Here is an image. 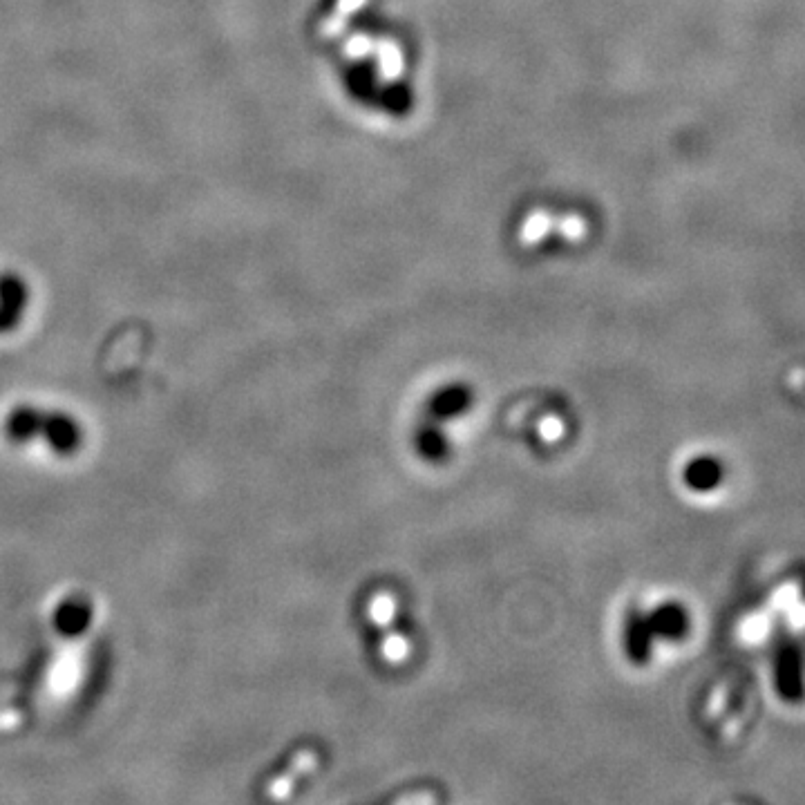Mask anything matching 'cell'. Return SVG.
Here are the masks:
<instances>
[{
	"mask_svg": "<svg viewBox=\"0 0 805 805\" xmlns=\"http://www.w3.org/2000/svg\"><path fill=\"white\" fill-rule=\"evenodd\" d=\"M381 651L387 660L394 662V665H401V662L410 656V642H407L401 631H392L383 638Z\"/></svg>",
	"mask_w": 805,
	"mask_h": 805,
	"instance_id": "6",
	"label": "cell"
},
{
	"mask_svg": "<svg viewBox=\"0 0 805 805\" xmlns=\"http://www.w3.org/2000/svg\"><path fill=\"white\" fill-rule=\"evenodd\" d=\"M94 624V604L83 593L65 595L52 611V629L65 640L85 636Z\"/></svg>",
	"mask_w": 805,
	"mask_h": 805,
	"instance_id": "2",
	"label": "cell"
},
{
	"mask_svg": "<svg viewBox=\"0 0 805 805\" xmlns=\"http://www.w3.org/2000/svg\"><path fill=\"white\" fill-rule=\"evenodd\" d=\"M421 448H423L425 454H430V457H437V454L443 450V448H441V441H439V437H437V434H434V432L425 434L423 441H421Z\"/></svg>",
	"mask_w": 805,
	"mask_h": 805,
	"instance_id": "10",
	"label": "cell"
},
{
	"mask_svg": "<svg viewBox=\"0 0 805 805\" xmlns=\"http://www.w3.org/2000/svg\"><path fill=\"white\" fill-rule=\"evenodd\" d=\"M685 481L691 490L709 492L721 483V466L714 459H696L685 470Z\"/></svg>",
	"mask_w": 805,
	"mask_h": 805,
	"instance_id": "4",
	"label": "cell"
},
{
	"mask_svg": "<svg viewBox=\"0 0 805 805\" xmlns=\"http://www.w3.org/2000/svg\"><path fill=\"white\" fill-rule=\"evenodd\" d=\"M45 410L32 403H18L5 419V434L14 445H27L41 437Z\"/></svg>",
	"mask_w": 805,
	"mask_h": 805,
	"instance_id": "3",
	"label": "cell"
},
{
	"mask_svg": "<svg viewBox=\"0 0 805 805\" xmlns=\"http://www.w3.org/2000/svg\"><path fill=\"white\" fill-rule=\"evenodd\" d=\"M369 615L376 624H390L396 618V598H392L390 593H378L374 595L372 604H369Z\"/></svg>",
	"mask_w": 805,
	"mask_h": 805,
	"instance_id": "8",
	"label": "cell"
},
{
	"mask_svg": "<svg viewBox=\"0 0 805 805\" xmlns=\"http://www.w3.org/2000/svg\"><path fill=\"white\" fill-rule=\"evenodd\" d=\"M39 439L50 448L52 454L65 459L74 457V454L83 448L85 432L77 416L56 410V412H45Z\"/></svg>",
	"mask_w": 805,
	"mask_h": 805,
	"instance_id": "1",
	"label": "cell"
},
{
	"mask_svg": "<svg viewBox=\"0 0 805 805\" xmlns=\"http://www.w3.org/2000/svg\"><path fill=\"white\" fill-rule=\"evenodd\" d=\"M651 627H656L662 636H678V633L685 629V618L683 613L674 609V606H667V609H662L653 615Z\"/></svg>",
	"mask_w": 805,
	"mask_h": 805,
	"instance_id": "5",
	"label": "cell"
},
{
	"mask_svg": "<svg viewBox=\"0 0 805 805\" xmlns=\"http://www.w3.org/2000/svg\"><path fill=\"white\" fill-rule=\"evenodd\" d=\"M537 434H539V439H542L544 443H557V441H560L566 434V425L562 421V416L546 414L544 419L539 421V425H537Z\"/></svg>",
	"mask_w": 805,
	"mask_h": 805,
	"instance_id": "9",
	"label": "cell"
},
{
	"mask_svg": "<svg viewBox=\"0 0 805 805\" xmlns=\"http://www.w3.org/2000/svg\"><path fill=\"white\" fill-rule=\"evenodd\" d=\"M466 405H468L466 392L450 390V392L439 394L437 399H434V412H437L439 416H452V414H459Z\"/></svg>",
	"mask_w": 805,
	"mask_h": 805,
	"instance_id": "7",
	"label": "cell"
}]
</instances>
